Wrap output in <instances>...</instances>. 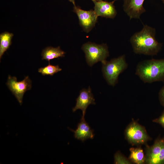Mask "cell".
Wrapping results in <instances>:
<instances>
[{
	"label": "cell",
	"mask_w": 164,
	"mask_h": 164,
	"mask_svg": "<svg viewBox=\"0 0 164 164\" xmlns=\"http://www.w3.org/2000/svg\"><path fill=\"white\" fill-rule=\"evenodd\" d=\"M145 162L148 164H164V139H157L152 145L147 146Z\"/></svg>",
	"instance_id": "7"
},
{
	"label": "cell",
	"mask_w": 164,
	"mask_h": 164,
	"mask_svg": "<svg viewBox=\"0 0 164 164\" xmlns=\"http://www.w3.org/2000/svg\"><path fill=\"white\" fill-rule=\"evenodd\" d=\"M126 138L132 145L145 143L150 140L145 128L135 121L132 122L125 131Z\"/></svg>",
	"instance_id": "5"
},
{
	"label": "cell",
	"mask_w": 164,
	"mask_h": 164,
	"mask_svg": "<svg viewBox=\"0 0 164 164\" xmlns=\"http://www.w3.org/2000/svg\"><path fill=\"white\" fill-rule=\"evenodd\" d=\"M76 101V105L72 109L73 112H75L78 109H80L82 112L81 117L84 118L86 110L88 106L96 104L90 87L87 89H83L80 90Z\"/></svg>",
	"instance_id": "9"
},
{
	"label": "cell",
	"mask_w": 164,
	"mask_h": 164,
	"mask_svg": "<svg viewBox=\"0 0 164 164\" xmlns=\"http://www.w3.org/2000/svg\"><path fill=\"white\" fill-rule=\"evenodd\" d=\"M65 52L62 50L60 46L53 47H47L43 49L41 53L42 60L48 61L65 56Z\"/></svg>",
	"instance_id": "13"
},
{
	"label": "cell",
	"mask_w": 164,
	"mask_h": 164,
	"mask_svg": "<svg viewBox=\"0 0 164 164\" xmlns=\"http://www.w3.org/2000/svg\"><path fill=\"white\" fill-rule=\"evenodd\" d=\"M155 34V28L144 25L140 31L134 33L130 38L134 52L146 55H157L162 49V44L156 40Z\"/></svg>",
	"instance_id": "1"
},
{
	"label": "cell",
	"mask_w": 164,
	"mask_h": 164,
	"mask_svg": "<svg viewBox=\"0 0 164 164\" xmlns=\"http://www.w3.org/2000/svg\"><path fill=\"white\" fill-rule=\"evenodd\" d=\"M159 98L161 104L164 107V86L162 87L159 91Z\"/></svg>",
	"instance_id": "18"
},
{
	"label": "cell",
	"mask_w": 164,
	"mask_h": 164,
	"mask_svg": "<svg viewBox=\"0 0 164 164\" xmlns=\"http://www.w3.org/2000/svg\"><path fill=\"white\" fill-rule=\"evenodd\" d=\"M102 70L104 77L108 84L114 86L118 81L119 75L128 67L124 55L106 60L102 63Z\"/></svg>",
	"instance_id": "3"
},
{
	"label": "cell",
	"mask_w": 164,
	"mask_h": 164,
	"mask_svg": "<svg viewBox=\"0 0 164 164\" xmlns=\"http://www.w3.org/2000/svg\"><path fill=\"white\" fill-rule=\"evenodd\" d=\"M81 49L85 54L87 63L91 67L98 62H104L109 56L108 47L106 44H97L88 42L82 45Z\"/></svg>",
	"instance_id": "4"
},
{
	"label": "cell",
	"mask_w": 164,
	"mask_h": 164,
	"mask_svg": "<svg viewBox=\"0 0 164 164\" xmlns=\"http://www.w3.org/2000/svg\"><path fill=\"white\" fill-rule=\"evenodd\" d=\"M116 0H114L112 2H113L114 3V2L115 1H116Z\"/></svg>",
	"instance_id": "22"
},
{
	"label": "cell",
	"mask_w": 164,
	"mask_h": 164,
	"mask_svg": "<svg viewBox=\"0 0 164 164\" xmlns=\"http://www.w3.org/2000/svg\"><path fill=\"white\" fill-rule=\"evenodd\" d=\"M62 70L58 65L51 64L49 62V64L44 67L38 69V72L43 75L53 76L54 74Z\"/></svg>",
	"instance_id": "16"
},
{
	"label": "cell",
	"mask_w": 164,
	"mask_h": 164,
	"mask_svg": "<svg viewBox=\"0 0 164 164\" xmlns=\"http://www.w3.org/2000/svg\"><path fill=\"white\" fill-rule=\"evenodd\" d=\"M6 84L20 105L24 93L32 87L31 81L28 76L25 77L22 81H17L16 77L9 75Z\"/></svg>",
	"instance_id": "6"
},
{
	"label": "cell",
	"mask_w": 164,
	"mask_h": 164,
	"mask_svg": "<svg viewBox=\"0 0 164 164\" xmlns=\"http://www.w3.org/2000/svg\"><path fill=\"white\" fill-rule=\"evenodd\" d=\"M114 163L119 164H130L131 162L119 152L114 155Z\"/></svg>",
	"instance_id": "17"
},
{
	"label": "cell",
	"mask_w": 164,
	"mask_h": 164,
	"mask_svg": "<svg viewBox=\"0 0 164 164\" xmlns=\"http://www.w3.org/2000/svg\"><path fill=\"white\" fill-rule=\"evenodd\" d=\"M70 129L74 132V138L82 142H84L88 139H92L94 137V130L86 122L84 118L81 117L80 121L78 124L77 128L75 130Z\"/></svg>",
	"instance_id": "12"
},
{
	"label": "cell",
	"mask_w": 164,
	"mask_h": 164,
	"mask_svg": "<svg viewBox=\"0 0 164 164\" xmlns=\"http://www.w3.org/2000/svg\"><path fill=\"white\" fill-rule=\"evenodd\" d=\"M94 4V10L98 17L113 19L117 15V11L113 2L102 0H92Z\"/></svg>",
	"instance_id": "10"
},
{
	"label": "cell",
	"mask_w": 164,
	"mask_h": 164,
	"mask_svg": "<svg viewBox=\"0 0 164 164\" xmlns=\"http://www.w3.org/2000/svg\"><path fill=\"white\" fill-rule=\"evenodd\" d=\"M73 12L77 16L79 24L85 32L88 33L95 26L98 16L94 10H84L75 5L74 6Z\"/></svg>",
	"instance_id": "8"
},
{
	"label": "cell",
	"mask_w": 164,
	"mask_h": 164,
	"mask_svg": "<svg viewBox=\"0 0 164 164\" xmlns=\"http://www.w3.org/2000/svg\"><path fill=\"white\" fill-rule=\"evenodd\" d=\"M13 33L5 32L0 34V59L11 44Z\"/></svg>",
	"instance_id": "14"
},
{
	"label": "cell",
	"mask_w": 164,
	"mask_h": 164,
	"mask_svg": "<svg viewBox=\"0 0 164 164\" xmlns=\"http://www.w3.org/2000/svg\"><path fill=\"white\" fill-rule=\"evenodd\" d=\"M91 0L92 1V0Z\"/></svg>",
	"instance_id": "23"
},
{
	"label": "cell",
	"mask_w": 164,
	"mask_h": 164,
	"mask_svg": "<svg viewBox=\"0 0 164 164\" xmlns=\"http://www.w3.org/2000/svg\"><path fill=\"white\" fill-rule=\"evenodd\" d=\"M163 3L164 4V0H162Z\"/></svg>",
	"instance_id": "21"
},
{
	"label": "cell",
	"mask_w": 164,
	"mask_h": 164,
	"mask_svg": "<svg viewBox=\"0 0 164 164\" xmlns=\"http://www.w3.org/2000/svg\"><path fill=\"white\" fill-rule=\"evenodd\" d=\"M69 2H71L75 6L76 5L75 0H68Z\"/></svg>",
	"instance_id": "20"
},
{
	"label": "cell",
	"mask_w": 164,
	"mask_h": 164,
	"mask_svg": "<svg viewBox=\"0 0 164 164\" xmlns=\"http://www.w3.org/2000/svg\"><path fill=\"white\" fill-rule=\"evenodd\" d=\"M145 0H123L124 11L132 19H139L141 15L146 12L143 6Z\"/></svg>",
	"instance_id": "11"
},
{
	"label": "cell",
	"mask_w": 164,
	"mask_h": 164,
	"mask_svg": "<svg viewBox=\"0 0 164 164\" xmlns=\"http://www.w3.org/2000/svg\"><path fill=\"white\" fill-rule=\"evenodd\" d=\"M135 73L145 83L164 81V58L139 62L136 66Z\"/></svg>",
	"instance_id": "2"
},
{
	"label": "cell",
	"mask_w": 164,
	"mask_h": 164,
	"mask_svg": "<svg viewBox=\"0 0 164 164\" xmlns=\"http://www.w3.org/2000/svg\"><path fill=\"white\" fill-rule=\"evenodd\" d=\"M130 151L129 159L131 162L137 164H142L145 162V156L141 147L131 148Z\"/></svg>",
	"instance_id": "15"
},
{
	"label": "cell",
	"mask_w": 164,
	"mask_h": 164,
	"mask_svg": "<svg viewBox=\"0 0 164 164\" xmlns=\"http://www.w3.org/2000/svg\"><path fill=\"white\" fill-rule=\"evenodd\" d=\"M153 121L159 124L164 128V110L161 116L158 118L153 120Z\"/></svg>",
	"instance_id": "19"
}]
</instances>
